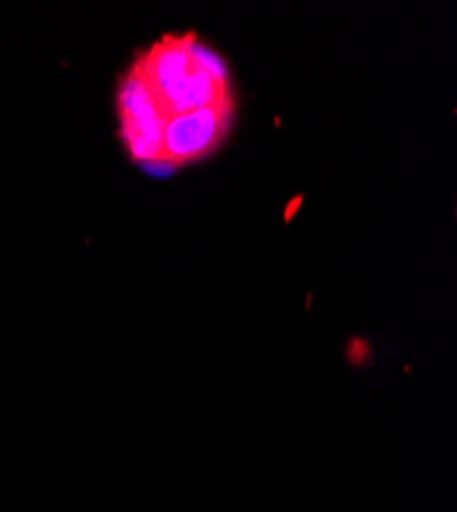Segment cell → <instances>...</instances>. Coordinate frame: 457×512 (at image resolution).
Listing matches in <instances>:
<instances>
[{"mask_svg":"<svg viewBox=\"0 0 457 512\" xmlns=\"http://www.w3.org/2000/svg\"><path fill=\"white\" fill-rule=\"evenodd\" d=\"M232 111L228 72L195 33L164 35L119 82V134L146 168L175 170L212 154Z\"/></svg>","mask_w":457,"mask_h":512,"instance_id":"1","label":"cell"}]
</instances>
